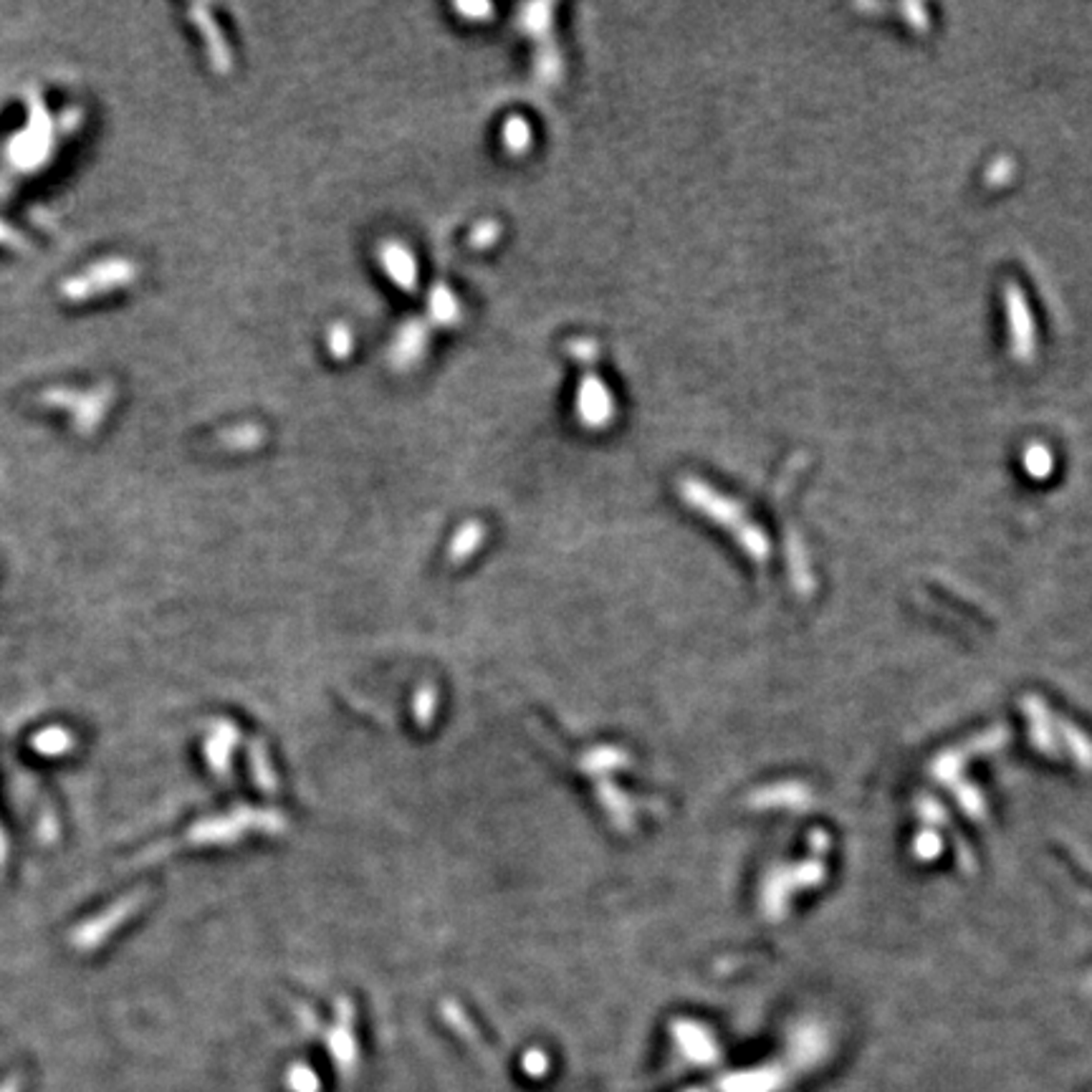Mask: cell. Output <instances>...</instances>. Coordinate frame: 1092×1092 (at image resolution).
Listing matches in <instances>:
<instances>
[{
  "mask_svg": "<svg viewBox=\"0 0 1092 1092\" xmlns=\"http://www.w3.org/2000/svg\"><path fill=\"white\" fill-rule=\"evenodd\" d=\"M554 6L534 3L518 10V26L536 41V74L541 84H556L561 79V56L554 41Z\"/></svg>",
  "mask_w": 1092,
  "mask_h": 1092,
  "instance_id": "6da1fadb",
  "label": "cell"
},
{
  "mask_svg": "<svg viewBox=\"0 0 1092 1092\" xmlns=\"http://www.w3.org/2000/svg\"><path fill=\"white\" fill-rule=\"evenodd\" d=\"M614 415V402L605 382L599 380L595 372L584 369L582 382L576 390V418L582 422L584 428H605L607 422L613 420Z\"/></svg>",
  "mask_w": 1092,
  "mask_h": 1092,
  "instance_id": "7a4b0ae2",
  "label": "cell"
},
{
  "mask_svg": "<svg viewBox=\"0 0 1092 1092\" xmlns=\"http://www.w3.org/2000/svg\"><path fill=\"white\" fill-rule=\"evenodd\" d=\"M428 324L420 322V319L400 326L398 337H395L390 349L392 367L400 369V372L402 369H413L425 357V352H428Z\"/></svg>",
  "mask_w": 1092,
  "mask_h": 1092,
  "instance_id": "3957f363",
  "label": "cell"
},
{
  "mask_svg": "<svg viewBox=\"0 0 1092 1092\" xmlns=\"http://www.w3.org/2000/svg\"><path fill=\"white\" fill-rule=\"evenodd\" d=\"M377 259L382 263L384 273H387L405 294H415V291H418V263H415L413 253L407 251L400 241H384V244L377 248Z\"/></svg>",
  "mask_w": 1092,
  "mask_h": 1092,
  "instance_id": "277c9868",
  "label": "cell"
},
{
  "mask_svg": "<svg viewBox=\"0 0 1092 1092\" xmlns=\"http://www.w3.org/2000/svg\"><path fill=\"white\" fill-rule=\"evenodd\" d=\"M190 13H192V18H195V23H198V29L203 30L207 56H210V64H213V68L218 71V74H228L230 68H233V56H230V49H228V44H225V36H223L221 29H218L215 18L210 15V10H205V8H192Z\"/></svg>",
  "mask_w": 1092,
  "mask_h": 1092,
  "instance_id": "5b68a950",
  "label": "cell"
},
{
  "mask_svg": "<svg viewBox=\"0 0 1092 1092\" xmlns=\"http://www.w3.org/2000/svg\"><path fill=\"white\" fill-rule=\"evenodd\" d=\"M428 311L430 319L438 326H456L463 319V306H460L458 296L445 283H436V286L430 288Z\"/></svg>",
  "mask_w": 1092,
  "mask_h": 1092,
  "instance_id": "8992f818",
  "label": "cell"
},
{
  "mask_svg": "<svg viewBox=\"0 0 1092 1092\" xmlns=\"http://www.w3.org/2000/svg\"><path fill=\"white\" fill-rule=\"evenodd\" d=\"M503 149L511 155H524L532 147V127L524 117H509L501 129Z\"/></svg>",
  "mask_w": 1092,
  "mask_h": 1092,
  "instance_id": "52a82bcc",
  "label": "cell"
},
{
  "mask_svg": "<svg viewBox=\"0 0 1092 1092\" xmlns=\"http://www.w3.org/2000/svg\"><path fill=\"white\" fill-rule=\"evenodd\" d=\"M352 344H355V337H352V329H349V326L334 324L332 329H329V352H332L334 360H344V357H349Z\"/></svg>",
  "mask_w": 1092,
  "mask_h": 1092,
  "instance_id": "ba28073f",
  "label": "cell"
},
{
  "mask_svg": "<svg viewBox=\"0 0 1092 1092\" xmlns=\"http://www.w3.org/2000/svg\"><path fill=\"white\" fill-rule=\"evenodd\" d=\"M480 536H483V526L480 524L465 526L463 532L458 534L456 544H453V559H460V556H465V554L471 552L473 546L478 544Z\"/></svg>",
  "mask_w": 1092,
  "mask_h": 1092,
  "instance_id": "9c48e42d",
  "label": "cell"
},
{
  "mask_svg": "<svg viewBox=\"0 0 1092 1092\" xmlns=\"http://www.w3.org/2000/svg\"><path fill=\"white\" fill-rule=\"evenodd\" d=\"M498 233H501V225H498V223L483 221L480 225H476V228H473L471 245L473 248H488V245L496 244Z\"/></svg>",
  "mask_w": 1092,
  "mask_h": 1092,
  "instance_id": "30bf717a",
  "label": "cell"
},
{
  "mask_svg": "<svg viewBox=\"0 0 1092 1092\" xmlns=\"http://www.w3.org/2000/svg\"><path fill=\"white\" fill-rule=\"evenodd\" d=\"M456 13H460L465 21H483L494 15V6H456Z\"/></svg>",
  "mask_w": 1092,
  "mask_h": 1092,
  "instance_id": "8fae6325",
  "label": "cell"
}]
</instances>
